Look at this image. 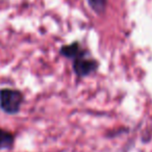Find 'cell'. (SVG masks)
I'll use <instances>...</instances> for the list:
<instances>
[{"label": "cell", "mask_w": 152, "mask_h": 152, "mask_svg": "<svg viewBox=\"0 0 152 152\" xmlns=\"http://www.w3.org/2000/svg\"><path fill=\"white\" fill-rule=\"evenodd\" d=\"M23 102V95L20 91L3 89L0 91V107L7 114L14 115L19 112Z\"/></svg>", "instance_id": "1"}, {"label": "cell", "mask_w": 152, "mask_h": 152, "mask_svg": "<svg viewBox=\"0 0 152 152\" xmlns=\"http://www.w3.org/2000/svg\"><path fill=\"white\" fill-rule=\"evenodd\" d=\"M73 68L75 73L78 76H87L92 72L96 71L98 68V63L95 59L86 58L83 54L79 55L77 58L74 59Z\"/></svg>", "instance_id": "2"}, {"label": "cell", "mask_w": 152, "mask_h": 152, "mask_svg": "<svg viewBox=\"0 0 152 152\" xmlns=\"http://www.w3.org/2000/svg\"><path fill=\"white\" fill-rule=\"evenodd\" d=\"M61 54L64 56L68 57V58H77L79 55L83 54V52L80 51L78 43H73L71 45L68 46H64L61 49Z\"/></svg>", "instance_id": "3"}, {"label": "cell", "mask_w": 152, "mask_h": 152, "mask_svg": "<svg viewBox=\"0 0 152 152\" xmlns=\"http://www.w3.org/2000/svg\"><path fill=\"white\" fill-rule=\"evenodd\" d=\"M14 142H15V137H14L13 133L0 128V150L12 148L14 145Z\"/></svg>", "instance_id": "4"}, {"label": "cell", "mask_w": 152, "mask_h": 152, "mask_svg": "<svg viewBox=\"0 0 152 152\" xmlns=\"http://www.w3.org/2000/svg\"><path fill=\"white\" fill-rule=\"evenodd\" d=\"M89 4L97 14H101L105 11L106 0H88Z\"/></svg>", "instance_id": "5"}]
</instances>
